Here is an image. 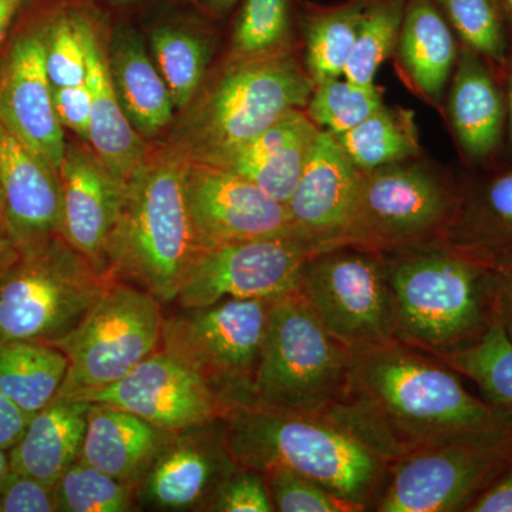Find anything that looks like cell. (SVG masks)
I'll return each mask as SVG.
<instances>
[{"label": "cell", "instance_id": "1", "mask_svg": "<svg viewBox=\"0 0 512 512\" xmlns=\"http://www.w3.org/2000/svg\"><path fill=\"white\" fill-rule=\"evenodd\" d=\"M325 419L387 466L419 448L512 431V412L468 392L439 357L396 342L353 352L345 397Z\"/></svg>", "mask_w": 512, "mask_h": 512}, {"label": "cell", "instance_id": "2", "mask_svg": "<svg viewBox=\"0 0 512 512\" xmlns=\"http://www.w3.org/2000/svg\"><path fill=\"white\" fill-rule=\"evenodd\" d=\"M220 419L238 467L262 474L288 468L326 488L352 511L375 507L389 466L333 421L255 402L224 404Z\"/></svg>", "mask_w": 512, "mask_h": 512}, {"label": "cell", "instance_id": "3", "mask_svg": "<svg viewBox=\"0 0 512 512\" xmlns=\"http://www.w3.org/2000/svg\"><path fill=\"white\" fill-rule=\"evenodd\" d=\"M188 157L146 158L124 183L107 258L110 275L127 276L163 303L175 302L205 251L187 197Z\"/></svg>", "mask_w": 512, "mask_h": 512}, {"label": "cell", "instance_id": "4", "mask_svg": "<svg viewBox=\"0 0 512 512\" xmlns=\"http://www.w3.org/2000/svg\"><path fill=\"white\" fill-rule=\"evenodd\" d=\"M400 343L434 357L476 342L495 319V272L443 241L383 254Z\"/></svg>", "mask_w": 512, "mask_h": 512}, {"label": "cell", "instance_id": "5", "mask_svg": "<svg viewBox=\"0 0 512 512\" xmlns=\"http://www.w3.org/2000/svg\"><path fill=\"white\" fill-rule=\"evenodd\" d=\"M352 350L333 338L298 291L276 298L248 402L326 416L345 397Z\"/></svg>", "mask_w": 512, "mask_h": 512}, {"label": "cell", "instance_id": "6", "mask_svg": "<svg viewBox=\"0 0 512 512\" xmlns=\"http://www.w3.org/2000/svg\"><path fill=\"white\" fill-rule=\"evenodd\" d=\"M111 281L62 237L20 254L0 278V343L55 345L80 325Z\"/></svg>", "mask_w": 512, "mask_h": 512}, {"label": "cell", "instance_id": "7", "mask_svg": "<svg viewBox=\"0 0 512 512\" xmlns=\"http://www.w3.org/2000/svg\"><path fill=\"white\" fill-rule=\"evenodd\" d=\"M315 84L291 47L254 59L229 60L194 123L191 157L217 163L293 109H306Z\"/></svg>", "mask_w": 512, "mask_h": 512}, {"label": "cell", "instance_id": "8", "mask_svg": "<svg viewBox=\"0 0 512 512\" xmlns=\"http://www.w3.org/2000/svg\"><path fill=\"white\" fill-rule=\"evenodd\" d=\"M298 293L352 352L400 342L396 299L380 252L349 242L319 249L303 265Z\"/></svg>", "mask_w": 512, "mask_h": 512}, {"label": "cell", "instance_id": "9", "mask_svg": "<svg viewBox=\"0 0 512 512\" xmlns=\"http://www.w3.org/2000/svg\"><path fill=\"white\" fill-rule=\"evenodd\" d=\"M161 303L143 288L111 281L86 318L56 342L67 357L62 396L119 382L161 348Z\"/></svg>", "mask_w": 512, "mask_h": 512}, {"label": "cell", "instance_id": "10", "mask_svg": "<svg viewBox=\"0 0 512 512\" xmlns=\"http://www.w3.org/2000/svg\"><path fill=\"white\" fill-rule=\"evenodd\" d=\"M460 200L456 185L417 158L367 171L348 242L389 254L440 241Z\"/></svg>", "mask_w": 512, "mask_h": 512}, {"label": "cell", "instance_id": "11", "mask_svg": "<svg viewBox=\"0 0 512 512\" xmlns=\"http://www.w3.org/2000/svg\"><path fill=\"white\" fill-rule=\"evenodd\" d=\"M274 299H227L164 318L161 348L200 373L227 403L251 399Z\"/></svg>", "mask_w": 512, "mask_h": 512}, {"label": "cell", "instance_id": "12", "mask_svg": "<svg viewBox=\"0 0 512 512\" xmlns=\"http://www.w3.org/2000/svg\"><path fill=\"white\" fill-rule=\"evenodd\" d=\"M512 460V431L419 448L387 468L379 512L466 511Z\"/></svg>", "mask_w": 512, "mask_h": 512}, {"label": "cell", "instance_id": "13", "mask_svg": "<svg viewBox=\"0 0 512 512\" xmlns=\"http://www.w3.org/2000/svg\"><path fill=\"white\" fill-rule=\"evenodd\" d=\"M298 237L248 239L205 249L181 286L180 308L227 299H276L298 291L306 259L319 251Z\"/></svg>", "mask_w": 512, "mask_h": 512}, {"label": "cell", "instance_id": "14", "mask_svg": "<svg viewBox=\"0 0 512 512\" xmlns=\"http://www.w3.org/2000/svg\"><path fill=\"white\" fill-rule=\"evenodd\" d=\"M70 397L119 407L173 433L220 419L222 412L214 387L163 348L119 382Z\"/></svg>", "mask_w": 512, "mask_h": 512}, {"label": "cell", "instance_id": "15", "mask_svg": "<svg viewBox=\"0 0 512 512\" xmlns=\"http://www.w3.org/2000/svg\"><path fill=\"white\" fill-rule=\"evenodd\" d=\"M185 183L205 249L248 239L298 237L288 207L241 175L188 157Z\"/></svg>", "mask_w": 512, "mask_h": 512}, {"label": "cell", "instance_id": "16", "mask_svg": "<svg viewBox=\"0 0 512 512\" xmlns=\"http://www.w3.org/2000/svg\"><path fill=\"white\" fill-rule=\"evenodd\" d=\"M237 467L221 419L177 431L137 485V504L156 511H205Z\"/></svg>", "mask_w": 512, "mask_h": 512}, {"label": "cell", "instance_id": "17", "mask_svg": "<svg viewBox=\"0 0 512 512\" xmlns=\"http://www.w3.org/2000/svg\"><path fill=\"white\" fill-rule=\"evenodd\" d=\"M0 123L59 173L67 146L46 72L40 29L16 40L0 70Z\"/></svg>", "mask_w": 512, "mask_h": 512}, {"label": "cell", "instance_id": "18", "mask_svg": "<svg viewBox=\"0 0 512 512\" xmlns=\"http://www.w3.org/2000/svg\"><path fill=\"white\" fill-rule=\"evenodd\" d=\"M360 173L338 140L320 131L288 207L295 234L319 248L348 242L359 200Z\"/></svg>", "mask_w": 512, "mask_h": 512}, {"label": "cell", "instance_id": "19", "mask_svg": "<svg viewBox=\"0 0 512 512\" xmlns=\"http://www.w3.org/2000/svg\"><path fill=\"white\" fill-rule=\"evenodd\" d=\"M59 175L60 235L99 271L110 275L107 249L119 220L124 184L109 173L96 154L77 146H67Z\"/></svg>", "mask_w": 512, "mask_h": 512}, {"label": "cell", "instance_id": "20", "mask_svg": "<svg viewBox=\"0 0 512 512\" xmlns=\"http://www.w3.org/2000/svg\"><path fill=\"white\" fill-rule=\"evenodd\" d=\"M0 190L9 238L20 254L62 237L60 175L0 123Z\"/></svg>", "mask_w": 512, "mask_h": 512}, {"label": "cell", "instance_id": "21", "mask_svg": "<svg viewBox=\"0 0 512 512\" xmlns=\"http://www.w3.org/2000/svg\"><path fill=\"white\" fill-rule=\"evenodd\" d=\"M77 26L86 52L87 86L92 94L89 141L101 164L124 184L146 160V146L121 106L109 62L100 47L96 16L80 2Z\"/></svg>", "mask_w": 512, "mask_h": 512}, {"label": "cell", "instance_id": "22", "mask_svg": "<svg viewBox=\"0 0 512 512\" xmlns=\"http://www.w3.org/2000/svg\"><path fill=\"white\" fill-rule=\"evenodd\" d=\"M448 92V119L461 153L484 163L497 153L507 121V96L483 57L460 45Z\"/></svg>", "mask_w": 512, "mask_h": 512}, {"label": "cell", "instance_id": "23", "mask_svg": "<svg viewBox=\"0 0 512 512\" xmlns=\"http://www.w3.org/2000/svg\"><path fill=\"white\" fill-rule=\"evenodd\" d=\"M320 131L305 109H293L245 146L210 164L241 175L286 205L312 156Z\"/></svg>", "mask_w": 512, "mask_h": 512}, {"label": "cell", "instance_id": "24", "mask_svg": "<svg viewBox=\"0 0 512 512\" xmlns=\"http://www.w3.org/2000/svg\"><path fill=\"white\" fill-rule=\"evenodd\" d=\"M458 52L460 43L433 0H407L393 56L403 82L431 107L441 106Z\"/></svg>", "mask_w": 512, "mask_h": 512}, {"label": "cell", "instance_id": "25", "mask_svg": "<svg viewBox=\"0 0 512 512\" xmlns=\"http://www.w3.org/2000/svg\"><path fill=\"white\" fill-rule=\"evenodd\" d=\"M490 271L512 269V171L461 190L454 220L440 239Z\"/></svg>", "mask_w": 512, "mask_h": 512}, {"label": "cell", "instance_id": "26", "mask_svg": "<svg viewBox=\"0 0 512 512\" xmlns=\"http://www.w3.org/2000/svg\"><path fill=\"white\" fill-rule=\"evenodd\" d=\"M171 436L173 431L160 429L127 410L92 403L80 460L137 490Z\"/></svg>", "mask_w": 512, "mask_h": 512}, {"label": "cell", "instance_id": "27", "mask_svg": "<svg viewBox=\"0 0 512 512\" xmlns=\"http://www.w3.org/2000/svg\"><path fill=\"white\" fill-rule=\"evenodd\" d=\"M92 403L56 394L30 417L22 439L10 450V470L56 485L82 456L87 413Z\"/></svg>", "mask_w": 512, "mask_h": 512}, {"label": "cell", "instance_id": "28", "mask_svg": "<svg viewBox=\"0 0 512 512\" xmlns=\"http://www.w3.org/2000/svg\"><path fill=\"white\" fill-rule=\"evenodd\" d=\"M111 46V79L121 106L138 133L156 136L173 119L170 90L148 59L137 30L120 25L114 32Z\"/></svg>", "mask_w": 512, "mask_h": 512}, {"label": "cell", "instance_id": "29", "mask_svg": "<svg viewBox=\"0 0 512 512\" xmlns=\"http://www.w3.org/2000/svg\"><path fill=\"white\" fill-rule=\"evenodd\" d=\"M363 0L316 5L298 0V26L303 37V66L315 86L339 79L355 46Z\"/></svg>", "mask_w": 512, "mask_h": 512}, {"label": "cell", "instance_id": "30", "mask_svg": "<svg viewBox=\"0 0 512 512\" xmlns=\"http://www.w3.org/2000/svg\"><path fill=\"white\" fill-rule=\"evenodd\" d=\"M67 357L40 342L0 343V390L32 417L55 399L66 379Z\"/></svg>", "mask_w": 512, "mask_h": 512}, {"label": "cell", "instance_id": "31", "mask_svg": "<svg viewBox=\"0 0 512 512\" xmlns=\"http://www.w3.org/2000/svg\"><path fill=\"white\" fill-rule=\"evenodd\" d=\"M335 138L360 173L414 160L421 154L414 113L399 106L383 104L359 126Z\"/></svg>", "mask_w": 512, "mask_h": 512}, {"label": "cell", "instance_id": "32", "mask_svg": "<svg viewBox=\"0 0 512 512\" xmlns=\"http://www.w3.org/2000/svg\"><path fill=\"white\" fill-rule=\"evenodd\" d=\"M231 35V59L268 56L295 47L298 0H238Z\"/></svg>", "mask_w": 512, "mask_h": 512}, {"label": "cell", "instance_id": "33", "mask_svg": "<svg viewBox=\"0 0 512 512\" xmlns=\"http://www.w3.org/2000/svg\"><path fill=\"white\" fill-rule=\"evenodd\" d=\"M439 359L477 384L487 402L512 412V340L497 318L476 342Z\"/></svg>", "mask_w": 512, "mask_h": 512}, {"label": "cell", "instance_id": "34", "mask_svg": "<svg viewBox=\"0 0 512 512\" xmlns=\"http://www.w3.org/2000/svg\"><path fill=\"white\" fill-rule=\"evenodd\" d=\"M453 29L458 43L473 50L495 73L511 67L510 43L495 0H433Z\"/></svg>", "mask_w": 512, "mask_h": 512}, {"label": "cell", "instance_id": "35", "mask_svg": "<svg viewBox=\"0 0 512 512\" xmlns=\"http://www.w3.org/2000/svg\"><path fill=\"white\" fill-rule=\"evenodd\" d=\"M407 0H363L362 18L343 77L357 84H375L382 64L394 55Z\"/></svg>", "mask_w": 512, "mask_h": 512}, {"label": "cell", "instance_id": "36", "mask_svg": "<svg viewBox=\"0 0 512 512\" xmlns=\"http://www.w3.org/2000/svg\"><path fill=\"white\" fill-rule=\"evenodd\" d=\"M151 46L174 107L184 109L200 86L205 70V43L178 22H163L151 33Z\"/></svg>", "mask_w": 512, "mask_h": 512}, {"label": "cell", "instance_id": "37", "mask_svg": "<svg viewBox=\"0 0 512 512\" xmlns=\"http://www.w3.org/2000/svg\"><path fill=\"white\" fill-rule=\"evenodd\" d=\"M383 104V90L376 83L365 86L339 77L315 86L305 111L320 130L338 137L359 126Z\"/></svg>", "mask_w": 512, "mask_h": 512}, {"label": "cell", "instance_id": "38", "mask_svg": "<svg viewBox=\"0 0 512 512\" xmlns=\"http://www.w3.org/2000/svg\"><path fill=\"white\" fill-rule=\"evenodd\" d=\"M62 512H128L137 510L136 487L77 460L56 483Z\"/></svg>", "mask_w": 512, "mask_h": 512}, {"label": "cell", "instance_id": "39", "mask_svg": "<svg viewBox=\"0 0 512 512\" xmlns=\"http://www.w3.org/2000/svg\"><path fill=\"white\" fill-rule=\"evenodd\" d=\"M264 476L275 511L352 512L348 504L326 488L288 468H271Z\"/></svg>", "mask_w": 512, "mask_h": 512}, {"label": "cell", "instance_id": "40", "mask_svg": "<svg viewBox=\"0 0 512 512\" xmlns=\"http://www.w3.org/2000/svg\"><path fill=\"white\" fill-rule=\"evenodd\" d=\"M205 511L272 512L275 507L264 474L237 467L212 495Z\"/></svg>", "mask_w": 512, "mask_h": 512}, {"label": "cell", "instance_id": "41", "mask_svg": "<svg viewBox=\"0 0 512 512\" xmlns=\"http://www.w3.org/2000/svg\"><path fill=\"white\" fill-rule=\"evenodd\" d=\"M56 485L9 471L0 485V512H59Z\"/></svg>", "mask_w": 512, "mask_h": 512}, {"label": "cell", "instance_id": "42", "mask_svg": "<svg viewBox=\"0 0 512 512\" xmlns=\"http://www.w3.org/2000/svg\"><path fill=\"white\" fill-rule=\"evenodd\" d=\"M57 117L62 126L69 127L77 136L89 140L92 121V94L89 86L53 87Z\"/></svg>", "mask_w": 512, "mask_h": 512}, {"label": "cell", "instance_id": "43", "mask_svg": "<svg viewBox=\"0 0 512 512\" xmlns=\"http://www.w3.org/2000/svg\"><path fill=\"white\" fill-rule=\"evenodd\" d=\"M470 512H512V460L471 501Z\"/></svg>", "mask_w": 512, "mask_h": 512}, {"label": "cell", "instance_id": "44", "mask_svg": "<svg viewBox=\"0 0 512 512\" xmlns=\"http://www.w3.org/2000/svg\"><path fill=\"white\" fill-rule=\"evenodd\" d=\"M30 417L22 412L12 400L0 390V447L9 451L15 446L28 427Z\"/></svg>", "mask_w": 512, "mask_h": 512}, {"label": "cell", "instance_id": "45", "mask_svg": "<svg viewBox=\"0 0 512 512\" xmlns=\"http://www.w3.org/2000/svg\"><path fill=\"white\" fill-rule=\"evenodd\" d=\"M495 276V318L512 340V269L498 272Z\"/></svg>", "mask_w": 512, "mask_h": 512}, {"label": "cell", "instance_id": "46", "mask_svg": "<svg viewBox=\"0 0 512 512\" xmlns=\"http://www.w3.org/2000/svg\"><path fill=\"white\" fill-rule=\"evenodd\" d=\"M30 0H0V45Z\"/></svg>", "mask_w": 512, "mask_h": 512}, {"label": "cell", "instance_id": "47", "mask_svg": "<svg viewBox=\"0 0 512 512\" xmlns=\"http://www.w3.org/2000/svg\"><path fill=\"white\" fill-rule=\"evenodd\" d=\"M20 258V251L9 237H0V278Z\"/></svg>", "mask_w": 512, "mask_h": 512}, {"label": "cell", "instance_id": "48", "mask_svg": "<svg viewBox=\"0 0 512 512\" xmlns=\"http://www.w3.org/2000/svg\"><path fill=\"white\" fill-rule=\"evenodd\" d=\"M197 2L210 15L224 18V16H227L229 12L234 10L238 0H197Z\"/></svg>", "mask_w": 512, "mask_h": 512}, {"label": "cell", "instance_id": "49", "mask_svg": "<svg viewBox=\"0 0 512 512\" xmlns=\"http://www.w3.org/2000/svg\"><path fill=\"white\" fill-rule=\"evenodd\" d=\"M501 16H503L505 30H507L508 43H510V56L512 64V0H495Z\"/></svg>", "mask_w": 512, "mask_h": 512}, {"label": "cell", "instance_id": "50", "mask_svg": "<svg viewBox=\"0 0 512 512\" xmlns=\"http://www.w3.org/2000/svg\"><path fill=\"white\" fill-rule=\"evenodd\" d=\"M507 120H508V131H510V144L512 148V64L507 74Z\"/></svg>", "mask_w": 512, "mask_h": 512}, {"label": "cell", "instance_id": "51", "mask_svg": "<svg viewBox=\"0 0 512 512\" xmlns=\"http://www.w3.org/2000/svg\"><path fill=\"white\" fill-rule=\"evenodd\" d=\"M10 471L9 453L0 447V485L5 481Z\"/></svg>", "mask_w": 512, "mask_h": 512}, {"label": "cell", "instance_id": "52", "mask_svg": "<svg viewBox=\"0 0 512 512\" xmlns=\"http://www.w3.org/2000/svg\"><path fill=\"white\" fill-rule=\"evenodd\" d=\"M100 2L107 3L109 6H113V8H133V6L138 5V3L143 2V0H100Z\"/></svg>", "mask_w": 512, "mask_h": 512}, {"label": "cell", "instance_id": "53", "mask_svg": "<svg viewBox=\"0 0 512 512\" xmlns=\"http://www.w3.org/2000/svg\"><path fill=\"white\" fill-rule=\"evenodd\" d=\"M0 237H9L6 228L5 210H3L2 190H0Z\"/></svg>", "mask_w": 512, "mask_h": 512}]
</instances>
